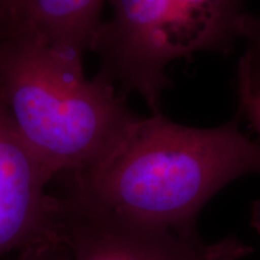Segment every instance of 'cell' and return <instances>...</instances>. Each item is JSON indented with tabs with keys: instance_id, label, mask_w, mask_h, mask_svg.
Listing matches in <instances>:
<instances>
[{
	"instance_id": "6da1fadb",
	"label": "cell",
	"mask_w": 260,
	"mask_h": 260,
	"mask_svg": "<svg viewBox=\"0 0 260 260\" xmlns=\"http://www.w3.org/2000/svg\"><path fill=\"white\" fill-rule=\"evenodd\" d=\"M260 174V142L236 122L190 128L160 112L139 119L95 167L63 175L84 199L126 218L182 235H199L197 219L217 191Z\"/></svg>"
},
{
	"instance_id": "7a4b0ae2",
	"label": "cell",
	"mask_w": 260,
	"mask_h": 260,
	"mask_svg": "<svg viewBox=\"0 0 260 260\" xmlns=\"http://www.w3.org/2000/svg\"><path fill=\"white\" fill-rule=\"evenodd\" d=\"M0 100L50 182L95 167L139 119L113 84L87 79L82 58L24 27L0 34Z\"/></svg>"
},
{
	"instance_id": "3957f363",
	"label": "cell",
	"mask_w": 260,
	"mask_h": 260,
	"mask_svg": "<svg viewBox=\"0 0 260 260\" xmlns=\"http://www.w3.org/2000/svg\"><path fill=\"white\" fill-rule=\"evenodd\" d=\"M90 51L98 76L141 95L153 113L169 86L167 67L199 51L223 50L242 35L243 0H111Z\"/></svg>"
},
{
	"instance_id": "277c9868",
	"label": "cell",
	"mask_w": 260,
	"mask_h": 260,
	"mask_svg": "<svg viewBox=\"0 0 260 260\" xmlns=\"http://www.w3.org/2000/svg\"><path fill=\"white\" fill-rule=\"evenodd\" d=\"M53 214L71 260H241L253 248L235 236L199 235L126 218L70 189L53 195Z\"/></svg>"
},
{
	"instance_id": "5b68a950",
	"label": "cell",
	"mask_w": 260,
	"mask_h": 260,
	"mask_svg": "<svg viewBox=\"0 0 260 260\" xmlns=\"http://www.w3.org/2000/svg\"><path fill=\"white\" fill-rule=\"evenodd\" d=\"M48 183L0 100V258L54 233Z\"/></svg>"
},
{
	"instance_id": "8992f818",
	"label": "cell",
	"mask_w": 260,
	"mask_h": 260,
	"mask_svg": "<svg viewBox=\"0 0 260 260\" xmlns=\"http://www.w3.org/2000/svg\"><path fill=\"white\" fill-rule=\"evenodd\" d=\"M104 0H29L23 24L61 53L82 58L102 24Z\"/></svg>"
},
{
	"instance_id": "52a82bcc",
	"label": "cell",
	"mask_w": 260,
	"mask_h": 260,
	"mask_svg": "<svg viewBox=\"0 0 260 260\" xmlns=\"http://www.w3.org/2000/svg\"><path fill=\"white\" fill-rule=\"evenodd\" d=\"M243 37L248 40V48L240 59L237 79L252 86L260 84V17L248 16L243 27Z\"/></svg>"
},
{
	"instance_id": "ba28073f",
	"label": "cell",
	"mask_w": 260,
	"mask_h": 260,
	"mask_svg": "<svg viewBox=\"0 0 260 260\" xmlns=\"http://www.w3.org/2000/svg\"><path fill=\"white\" fill-rule=\"evenodd\" d=\"M15 260H71L70 253L56 230L51 236L18 252Z\"/></svg>"
},
{
	"instance_id": "9c48e42d",
	"label": "cell",
	"mask_w": 260,
	"mask_h": 260,
	"mask_svg": "<svg viewBox=\"0 0 260 260\" xmlns=\"http://www.w3.org/2000/svg\"><path fill=\"white\" fill-rule=\"evenodd\" d=\"M239 95L242 112L260 135V84L252 86L245 80L239 79Z\"/></svg>"
},
{
	"instance_id": "30bf717a",
	"label": "cell",
	"mask_w": 260,
	"mask_h": 260,
	"mask_svg": "<svg viewBox=\"0 0 260 260\" xmlns=\"http://www.w3.org/2000/svg\"><path fill=\"white\" fill-rule=\"evenodd\" d=\"M29 0H0V34L23 24Z\"/></svg>"
},
{
	"instance_id": "8fae6325",
	"label": "cell",
	"mask_w": 260,
	"mask_h": 260,
	"mask_svg": "<svg viewBox=\"0 0 260 260\" xmlns=\"http://www.w3.org/2000/svg\"><path fill=\"white\" fill-rule=\"evenodd\" d=\"M251 225L260 236V200H256L252 204Z\"/></svg>"
}]
</instances>
